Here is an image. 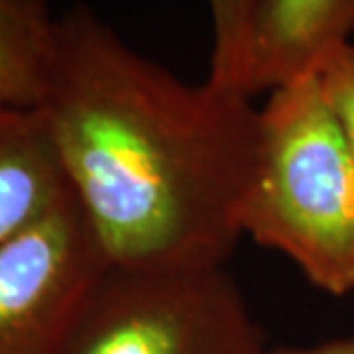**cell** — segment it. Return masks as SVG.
<instances>
[{
  "label": "cell",
  "mask_w": 354,
  "mask_h": 354,
  "mask_svg": "<svg viewBox=\"0 0 354 354\" xmlns=\"http://www.w3.org/2000/svg\"><path fill=\"white\" fill-rule=\"evenodd\" d=\"M259 354H354V336L334 338V341L308 345V348H277V350L263 348Z\"/></svg>",
  "instance_id": "obj_10"
},
{
  "label": "cell",
  "mask_w": 354,
  "mask_h": 354,
  "mask_svg": "<svg viewBox=\"0 0 354 354\" xmlns=\"http://www.w3.org/2000/svg\"><path fill=\"white\" fill-rule=\"evenodd\" d=\"M263 348L227 266H108L59 354H259Z\"/></svg>",
  "instance_id": "obj_3"
},
{
  "label": "cell",
  "mask_w": 354,
  "mask_h": 354,
  "mask_svg": "<svg viewBox=\"0 0 354 354\" xmlns=\"http://www.w3.org/2000/svg\"><path fill=\"white\" fill-rule=\"evenodd\" d=\"M37 110L110 266H227L259 145L252 99L187 85L73 5Z\"/></svg>",
  "instance_id": "obj_1"
},
{
  "label": "cell",
  "mask_w": 354,
  "mask_h": 354,
  "mask_svg": "<svg viewBox=\"0 0 354 354\" xmlns=\"http://www.w3.org/2000/svg\"><path fill=\"white\" fill-rule=\"evenodd\" d=\"M354 32V0H259L247 53L245 94L274 92L306 76Z\"/></svg>",
  "instance_id": "obj_5"
},
{
  "label": "cell",
  "mask_w": 354,
  "mask_h": 354,
  "mask_svg": "<svg viewBox=\"0 0 354 354\" xmlns=\"http://www.w3.org/2000/svg\"><path fill=\"white\" fill-rule=\"evenodd\" d=\"M322 96L336 115L354 151V46L345 44L315 71Z\"/></svg>",
  "instance_id": "obj_9"
},
{
  "label": "cell",
  "mask_w": 354,
  "mask_h": 354,
  "mask_svg": "<svg viewBox=\"0 0 354 354\" xmlns=\"http://www.w3.org/2000/svg\"><path fill=\"white\" fill-rule=\"evenodd\" d=\"M240 233L331 295L354 290V151L315 76L274 89L259 110Z\"/></svg>",
  "instance_id": "obj_2"
},
{
  "label": "cell",
  "mask_w": 354,
  "mask_h": 354,
  "mask_svg": "<svg viewBox=\"0 0 354 354\" xmlns=\"http://www.w3.org/2000/svg\"><path fill=\"white\" fill-rule=\"evenodd\" d=\"M110 261L69 197L0 250V354H59Z\"/></svg>",
  "instance_id": "obj_4"
},
{
  "label": "cell",
  "mask_w": 354,
  "mask_h": 354,
  "mask_svg": "<svg viewBox=\"0 0 354 354\" xmlns=\"http://www.w3.org/2000/svg\"><path fill=\"white\" fill-rule=\"evenodd\" d=\"M256 5L259 0H208L213 19V55L206 80L243 96H247L245 71Z\"/></svg>",
  "instance_id": "obj_8"
},
{
  "label": "cell",
  "mask_w": 354,
  "mask_h": 354,
  "mask_svg": "<svg viewBox=\"0 0 354 354\" xmlns=\"http://www.w3.org/2000/svg\"><path fill=\"white\" fill-rule=\"evenodd\" d=\"M55 19L44 0H0V110H37Z\"/></svg>",
  "instance_id": "obj_7"
},
{
  "label": "cell",
  "mask_w": 354,
  "mask_h": 354,
  "mask_svg": "<svg viewBox=\"0 0 354 354\" xmlns=\"http://www.w3.org/2000/svg\"><path fill=\"white\" fill-rule=\"evenodd\" d=\"M73 197L39 110H0V250Z\"/></svg>",
  "instance_id": "obj_6"
}]
</instances>
